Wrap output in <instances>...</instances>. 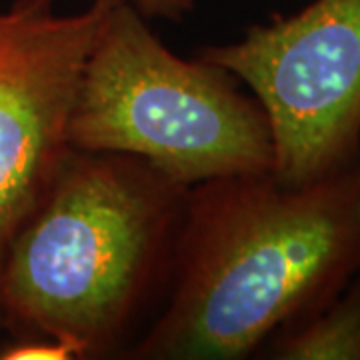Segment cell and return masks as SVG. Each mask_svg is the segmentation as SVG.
I'll list each match as a JSON object with an SVG mask.
<instances>
[{"label":"cell","instance_id":"cell-9","mask_svg":"<svg viewBox=\"0 0 360 360\" xmlns=\"http://www.w3.org/2000/svg\"><path fill=\"white\" fill-rule=\"evenodd\" d=\"M356 172H359V180H360V150H359V158H356Z\"/></svg>","mask_w":360,"mask_h":360},{"label":"cell","instance_id":"cell-1","mask_svg":"<svg viewBox=\"0 0 360 360\" xmlns=\"http://www.w3.org/2000/svg\"><path fill=\"white\" fill-rule=\"evenodd\" d=\"M360 270L356 165L300 186L264 174L186 191L162 314L139 360L248 359Z\"/></svg>","mask_w":360,"mask_h":360},{"label":"cell","instance_id":"cell-6","mask_svg":"<svg viewBox=\"0 0 360 360\" xmlns=\"http://www.w3.org/2000/svg\"><path fill=\"white\" fill-rule=\"evenodd\" d=\"M270 336L269 359L360 360V270L333 298Z\"/></svg>","mask_w":360,"mask_h":360},{"label":"cell","instance_id":"cell-4","mask_svg":"<svg viewBox=\"0 0 360 360\" xmlns=\"http://www.w3.org/2000/svg\"><path fill=\"white\" fill-rule=\"evenodd\" d=\"M198 56L231 72L262 106L281 184H309L356 165L360 0H312Z\"/></svg>","mask_w":360,"mask_h":360},{"label":"cell","instance_id":"cell-2","mask_svg":"<svg viewBox=\"0 0 360 360\" xmlns=\"http://www.w3.org/2000/svg\"><path fill=\"white\" fill-rule=\"evenodd\" d=\"M184 186L141 158L70 148L0 269V328L78 360L124 345L170 272Z\"/></svg>","mask_w":360,"mask_h":360},{"label":"cell","instance_id":"cell-8","mask_svg":"<svg viewBox=\"0 0 360 360\" xmlns=\"http://www.w3.org/2000/svg\"><path fill=\"white\" fill-rule=\"evenodd\" d=\"M146 18L179 22L194 11V0H130Z\"/></svg>","mask_w":360,"mask_h":360},{"label":"cell","instance_id":"cell-3","mask_svg":"<svg viewBox=\"0 0 360 360\" xmlns=\"http://www.w3.org/2000/svg\"><path fill=\"white\" fill-rule=\"evenodd\" d=\"M130 2L106 14L78 78L68 144L141 158L184 188L272 172L262 106L224 68L167 49Z\"/></svg>","mask_w":360,"mask_h":360},{"label":"cell","instance_id":"cell-5","mask_svg":"<svg viewBox=\"0 0 360 360\" xmlns=\"http://www.w3.org/2000/svg\"><path fill=\"white\" fill-rule=\"evenodd\" d=\"M115 2L68 14L58 0H14L0 11V269L70 150L78 78Z\"/></svg>","mask_w":360,"mask_h":360},{"label":"cell","instance_id":"cell-7","mask_svg":"<svg viewBox=\"0 0 360 360\" xmlns=\"http://www.w3.org/2000/svg\"><path fill=\"white\" fill-rule=\"evenodd\" d=\"M0 360H78L77 352L52 338H13L0 347Z\"/></svg>","mask_w":360,"mask_h":360}]
</instances>
